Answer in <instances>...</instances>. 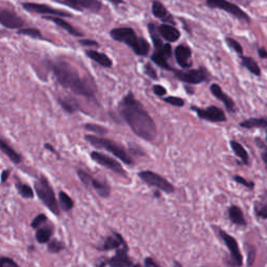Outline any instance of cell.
Returning a JSON list of instances; mask_svg holds the SVG:
<instances>
[{"instance_id":"cell-1","label":"cell","mask_w":267,"mask_h":267,"mask_svg":"<svg viewBox=\"0 0 267 267\" xmlns=\"http://www.w3.org/2000/svg\"><path fill=\"white\" fill-rule=\"evenodd\" d=\"M118 111L120 116L138 137L146 141H153L157 137V125L132 92H128L121 99Z\"/></svg>"},{"instance_id":"cell-2","label":"cell","mask_w":267,"mask_h":267,"mask_svg":"<svg viewBox=\"0 0 267 267\" xmlns=\"http://www.w3.org/2000/svg\"><path fill=\"white\" fill-rule=\"evenodd\" d=\"M46 63L56 81L63 88L68 89L76 95L95 100L96 86L93 79L83 78L75 67L64 60H48Z\"/></svg>"},{"instance_id":"cell-3","label":"cell","mask_w":267,"mask_h":267,"mask_svg":"<svg viewBox=\"0 0 267 267\" xmlns=\"http://www.w3.org/2000/svg\"><path fill=\"white\" fill-rule=\"evenodd\" d=\"M110 36L114 41L125 44L137 56L145 57L149 54L150 45L147 40L143 37H139L130 28L113 29L110 32Z\"/></svg>"},{"instance_id":"cell-4","label":"cell","mask_w":267,"mask_h":267,"mask_svg":"<svg viewBox=\"0 0 267 267\" xmlns=\"http://www.w3.org/2000/svg\"><path fill=\"white\" fill-rule=\"evenodd\" d=\"M35 191L41 202L45 205L55 215H60V208L59 203L57 200L55 191L48 182L47 177L44 175H40L38 180L35 182L34 185Z\"/></svg>"},{"instance_id":"cell-5","label":"cell","mask_w":267,"mask_h":267,"mask_svg":"<svg viewBox=\"0 0 267 267\" xmlns=\"http://www.w3.org/2000/svg\"><path fill=\"white\" fill-rule=\"evenodd\" d=\"M85 139H86V141H88L89 143L92 144L93 146H95L97 148H102V149H105L110 152H112L115 155V157H117L120 161H122L126 165L132 164V159L130 158V155L117 142H115L113 140H110V139L97 137V136H94V135H86Z\"/></svg>"},{"instance_id":"cell-6","label":"cell","mask_w":267,"mask_h":267,"mask_svg":"<svg viewBox=\"0 0 267 267\" xmlns=\"http://www.w3.org/2000/svg\"><path fill=\"white\" fill-rule=\"evenodd\" d=\"M174 77L188 85H198L210 79V73L205 67H199L197 69L179 70L173 69Z\"/></svg>"},{"instance_id":"cell-7","label":"cell","mask_w":267,"mask_h":267,"mask_svg":"<svg viewBox=\"0 0 267 267\" xmlns=\"http://www.w3.org/2000/svg\"><path fill=\"white\" fill-rule=\"evenodd\" d=\"M206 6L210 9H218L225 11L241 21L248 22V23L251 22V17L249 16V14H247L238 6L228 2V0H206Z\"/></svg>"},{"instance_id":"cell-8","label":"cell","mask_w":267,"mask_h":267,"mask_svg":"<svg viewBox=\"0 0 267 267\" xmlns=\"http://www.w3.org/2000/svg\"><path fill=\"white\" fill-rule=\"evenodd\" d=\"M138 176L148 186L155 187L166 193H173L175 190L174 186L171 183H169L166 179H164L163 176H161L160 174L155 173L153 171H150V170L140 171L138 173Z\"/></svg>"},{"instance_id":"cell-9","label":"cell","mask_w":267,"mask_h":267,"mask_svg":"<svg viewBox=\"0 0 267 267\" xmlns=\"http://www.w3.org/2000/svg\"><path fill=\"white\" fill-rule=\"evenodd\" d=\"M216 231L219 237L222 239V241L226 243V246L230 252V255H231L230 264L233 265L234 267H241L243 263V258H242V254L240 252L238 242L236 241V239L219 228H216Z\"/></svg>"},{"instance_id":"cell-10","label":"cell","mask_w":267,"mask_h":267,"mask_svg":"<svg viewBox=\"0 0 267 267\" xmlns=\"http://www.w3.org/2000/svg\"><path fill=\"white\" fill-rule=\"evenodd\" d=\"M54 3L71 8L77 12L89 11L92 13H99L102 4L99 0H52Z\"/></svg>"},{"instance_id":"cell-11","label":"cell","mask_w":267,"mask_h":267,"mask_svg":"<svg viewBox=\"0 0 267 267\" xmlns=\"http://www.w3.org/2000/svg\"><path fill=\"white\" fill-rule=\"evenodd\" d=\"M22 8H23L26 12L38 14L42 16H57V17H67L71 18L72 14L66 11L57 10L50 6L44 5V4H36V3H23L22 4Z\"/></svg>"},{"instance_id":"cell-12","label":"cell","mask_w":267,"mask_h":267,"mask_svg":"<svg viewBox=\"0 0 267 267\" xmlns=\"http://www.w3.org/2000/svg\"><path fill=\"white\" fill-rule=\"evenodd\" d=\"M77 175L83 184H85L87 187H91L100 197L105 198L110 196L111 188L108 184L97 181L91 174H89L88 172L82 169L77 170Z\"/></svg>"},{"instance_id":"cell-13","label":"cell","mask_w":267,"mask_h":267,"mask_svg":"<svg viewBox=\"0 0 267 267\" xmlns=\"http://www.w3.org/2000/svg\"><path fill=\"white\" fill-rule=\"evenodd\" d=\"M191 110L194 111L199 119L207 120L210 122H226L227 121V116L224 111L215 105H211L206 109H200L198 106L192 105Z\"/></svg>"},{"instance_id":"cell-14","label":"cell","mask_w":267,"mask_h":267,"mask_svg":"<svg viewBox=\"0 0 267 267\" xmlns=\"http://www.w3.org/2000/svg\"><path fill=\"white\" fill-rule=\"evenodd\" d=\"M90 157L93 161H95L97 164L112 170L113 172L123 176V177H126L127 174L126 172L124 171L123 167L121 166L120 163H118L116 160H114L113 158L109 157V155L102 153V152H99V151H92L90 153Z\"/></svg>"},{"instance_id":"cell-15","label":"cell","mask_w":267,"mask_h":267,"mask_svg":"<svg viewBox=\"0 0 267 267\" xmlns=\"http://www.w3.org/2000/svg\"><path fill=\"white\" fill-rule=\"evenodd\" d=\"M0 23L9 30H20L23 29L25 22L14 12L7 9H2L0 10Z\"/></svg>"},{"instance_id":"cell-16","label":"cell","mask_w":267,"mask_h":267,"mask_svg":"<svg viewBox=\"0 0 267 267\" xmlns=\"http://www.w3.org/2000/svg\"><path fill=\"white\" fill-rule=\"evenodd\" d=\"M106 265L110 267H129L132 266V261L128 257L127 244L121 247L116 251V254L106 261Z\"/></svg>"},{"instance_id":"cell-17","label":"cell","mask_w":267,"mask_h":267,"mask_svg":"<svg viewBox=\"0 0 267 267\" xmlns=\"http://www.w3.org/2000/svg\"><path fill=\"white\" fill-rule=\"evenodd\" d=\"M191 56L192 50L186 45H179L174 49L175 61L183 69H189L193 65V62L191 61Z\"/></svg>"},{"instance_id":"cell-18","label":"cell","mask_w":267,"mask_h":267,"mask_svg":"<svg viewBox=\"0 0 267 267\" xmlns=\"http://www.w3.org/2000/svg\"><path fill=\"white\" fill-rule=\"evenodd\" d=\"M151 12L155 18L162 20L164 23L175 25L173 16L169 13V11L165 8V6L161 2H159V0H153L151 3Z\"/></svg>"},{"instance_id":"cell-19","label":"cell","mask_w":267,"mask_h":267,"mask_svg":"<svg viewBox=\"0 0 267 267\" xmlns=\"http://www.w3.org/2000/svg\"><path fill=\"white\" fill-rule=\"evenodd\" d=\"M210 91L218 100H220L222 103L225 104L226 109L229 111V112L231 113L236 112V104L234 100L228 94H226L224 91H222V89L219 85L212 84L210 86Z\"/></svg>"},{"instance_id":"cell-20","label":"cell","mask_w":267,"mask_h":267,"mask_svg":"<svg viewBox=\"0 0 267 267\" xmlns=\"http://www.w3.org/2000/svg\"><path fill=\"white\" fill-rule=\"evenodd\" d=\"M126 242L123 239V237L116 232H112V235L108 236L103 242L102 246L98 248L99 251L101 252H108V251H112V250H118L121 247L125 246Z\"/></svg>"},{"instance_id":"cell-21","label":"cell","mask_w":267,"mask_h":267,"mask_svg":"<svg viewBox=\"0 0 267 267\" xmlns=\"http://www.w3.org/2000/svg\"><path fill=\"white\" fill-rule=\"evenodd\" d=\"M43 19H45L47 21L54 22V23L61 28L62 30H64L65 32H67L68 34L74 36V37H83L84 34L82 32H79L78 30H76L74 26H72L69 22H67L64 18L62 17H57V16H43Z\"/></svg>"},{"instance_id":"cell-22","label":"cell","mask_w":267,"mask_h":267,"mask_svg":"<svg viewBox=\"0 0 267 267\" xmlns=\"http://www.w3.org/2000/svg\"><path fill=\"white\" fill-rule=\"evenodd\" d=\"M158 32L160 34V36L167 42V43H172V42H176L177 40H180L181 38V33L180 31L177 30L175 26L171 25V24H161L158 28Z\"/></svg>"},{"instance_id":"cell-23","label":"cell","mask_w":267,"mask_h":267,"mask_svg":"<svg viewBox=\"0 0 267 267\" xmlns=\"http://www.w3.org/2000/svg\"><path fill=\"white\" fill-rule=\"evenodd\" d=\"M86 56L94 61L95 63H97L98 65L104 67V68H111V67H113V61L111 60L110 57H108L105 54L96 51V50H86Z\"/></svg>"},{"instance_id":"cell-24","label":"cell","mask_w":267,"mask_h":267,"mask_svg":"<svg viewBox=\"0 0 267 267\" xmlns=\"http://www.w3.org/2000/svg\"><path fill=\"white\" fill-rule=\"evenodd\" d=\"M229 219L232 221V224L238 226V227H246L247 226V220L244 218L242 210L238 206H231L228 211Z\"/></svg>"},{"instance_id":"cell-25","label":"cell","mask_w":267,"mask_h":267,"mask_svg":"<svg viewBox=\"0 0 267 267\" xmlns=\"http://www.w3.org/2000/svg\"><path fill=\"white\" fill-rule=\"evenodd\" d=\"M54 234V226L52 225H45L40 227L36 232V239L39 243H47L51 239Z\"/></svg>"},{"instance_id":"cell-26","label":"cell","mask_w":267,"mask_h":267,"mask_svg":"<svg viewBox=\"0 0 267 267\" xmlns=\"http://www.w3.org/2000/svg\"><path fill=\"white\" fill-rule=\"evenodd\" d=\"M0 148H2L3 152H5L7 154V157L14 163V164H20L22 161L21 155L11 146L9 145L5 139L0 140Z\"/></svg>"},{"instance_id":"cell-27","label":"cell","mask_w":267,"mask_h":267,"mask_svg":"<svg viewBox=\"0 0 267 267\" xmlns=\"http://www.w3.org/2000/svg\"><path fill=\"white\" fill-rule=\"evenodd\" d=\"M58 102L63 108L65 112L69 114H73L81 109L77 101L71 97H63V98L61 97L58 99Z\"/></svg>"},{"instance_id":"cell-28","label":"cell","mask_w":267,"mask_h":267,"mask_svg":"<svg viewBox=\"0 0 267 267\" xmlns=\"http://www.w3.org/2000/svg\"><path fill=\"white\" fill-rule=\"evenodd\" d=\"M230 145H231L233 151L235 152V154L242 161V163L246 164V165H249L250 164L249 153H248L247 149L242 146V144H240L238 141L231 140Z\"/></svg>"},{"instance_id":"cell-29","label":"cell","mask_w":267,"mask_h":267,"mask_svg":"<svg viewBox=\"0 0 267 267\" xmlns=\"http://www.w3.org/2000/svg\"><path fill=\"white\" fill-rule=\"evenodd\" d=\"M241 59V65L246 68L247 70H249L252 74L256 75V76H260L261 75V69L258 65V63L251 57H240Z\"/></svg>"},{"instance_id":"cell-30","label":"cell","mask_w":267,"mask_h":267,"mask_svg":"<svg viewBox=\"0 0 267 267\" xmlns=\"http://www.w3.org/2000/svg\"><path fill=\"white\" fill-rule=\"evenodd\" d=\"M241 127L252 129V128H267V117L250 118L240 123Z\"/></svg>"},{"instance_id":"cell-31","label":"cell","mask_w":267,"mask_h":267,"mask_svg":"<svg viewBox=\"0 0 267 267\" xmlns=\"http://www.w3.org/2000/svg\"><path fill=\"white\" fill-rule=\"evenodd\" d=\"M150 60H151L155 65H158L159 67H161V68H163V69H165V70L173 71V69H174V68H172V67L168 64L169 58L166 57L165 55L161 54V52L154 51V52L150 56Z\"/></svg>"},{"instance_id":"cell-32","label":"cell","mask_w":267,"mask_h":267,"mask_svg":"<svg viewBox=\"0 0 267 267\" xmlns=\"http://www.w3.org/2000/svg\"><path fill=\"white\" fill-rule=\"evenodd\" d=\"M59 203H60V207L66 212L70 211L74 208L73 199L64 191H61L59 193Z\"/></svg>"},{"instance_id":"cell-33","label":"cell","mask_w":267,"mask_h":267,"mask_svg":"<svg viewBox=\"0 0 267 267\" xmlns=\"http://www.w3.org/2000/svg\"><path fill=\"white\" fill-rule=\"evenodd\" d=\"M16 189L22 197H24V198H33L34 197V190L28 184L17 181L16 182Z\"/></svg>"},{"instance_id":"cell-34","label":"cell","mask_w":267,"mask_h":267,"mask_svg":"<svg viewBox=\"0 0 267 267\" xmlns=\"http://www.w3.org/2000/svg\"><path fill=\"white\" fill-rule=\"evenodd\" d=\"M254 211L257 217L266 219L267 218V200L261 199L256 202L254 206Z\"/></svg>"},{"instance_id":"cell-35","label":"cell","mask_w":267,"mask_h":267,"mask_svg":"<svg viewBox=\"0 0 267 267\" xmlns=\"http://www.w3.org/2000/svg\"><path fill=\"white\" fill-rule=\"evenodd\" d=\"M17 34L18 35H21V36H26V37H30L32 39H44L43 38V35L42 33L38 30V29H35V28H25V29H20L17 31Z\"/></svg>"},{"instance_id":"cell-36","label":"cell","mask_w":267,"mask_h":267,"mask_svg":"<svg viewBox=\"0 0 267 267\" xmlns=\"http://www.w3.org/2000/svg\"><path fill=\"white\" fill-rule=\"evenodd\" d=\"M84 127H85L86 130L97 134V135H99V136H105L106 134L109 132V129L105 126L95 124V123H86L84 125Z\"/></svg>"},{"instance_id":"cell-37","label":"cell","mask_w":267,"mask_h":267,"mask_svg":"<svg viewBox=\"0 0 267 267\" xmlns=\"http://www.w3.org/2000/svg\"><path fill=\"white\" fill-rule=\"evenodd\" d=\"M65 250V244L57 239H51L48 242V252L51 254H58Z\"/></svg>"},{"instance_id":"cell-38","label":"cell","mask_w":267,"mask_h":267,"mask_svg":"<svg viewBox=\"0 0 267 267\" xmlns=\"http://www.w3.org/2000/svg\"><path fill=\"white\" fill-rule=\"evenodd\" d=\"M226 42H227V44H228V46H229L231 49H233L237 55H239L240 57L243 56V48H242L241 44H240L238 41H236V40L233 39V38L228 37V38H226Z\"/></svg>"},{"instance_id":"cell-39","label":"cell","mask_w":267,"mask_h":267,"mask_svg":"<svg viewBox=\"0 0 267 267\" xmlns=\"http://www.w3.org/2000/svg\"><path fill=\"white\" fill-rule=\"evenodd\" d=\"M47 222V216L46 215H44V214H39L37 215L33 221H32V228L35 229V230H38L41 226L43 225H45Z\"/></svg>"},{"instance_id":"cell-40","label":"cell","mask_w":267,"mask_h":267,"mask_svg":"<svg viewBox=\"0 0 267 267\" xmlns=\"http://www.w3.org/2000/svg\"><path fill=\"white\" fill-rule=\"evenodd\" d=\"M163 100L173 106H177V108H182L185 105V100L181 97H177V96H167L164 97Z\"/></svg>"},{"instance_id":"cell-41","label":"cell","mask_w":267,"mask_h":267,"mask_svg":"<svg viewBox=\"0 0 267 267\" xmlns=\"http://www.w3.org/2000/svg\"><path fill=\"white\" fill-rule=\"evenodd\" d=\"M234 181H235L236 183L244 186V187H247V188L251 189V190H253V189L255 188V183H254V182L249 181V180H247V179H244V177H242V176H240V175H235V176H234Z\"/></svg>"},{"instance_id":"cell-42","label":"cell","mask_w":267,"mask_h":267,"mask_svg":"<svg viewBox=\"0 0 267 267\" xmlns=\"http://www.w3.org/2000/svg\"><path fill=\"white\" fill-rule=\"evenodd\" d=\"M143 71H144V73H145L148 77H150L151 79H154V81H157V79H158L157 71L154 70V68H153V67H152L149 63H147V64L144 65Z\"/></svg>"},{"instance_id":"cell-43","label":"cell","mask_w":267,"mask_h":267,"mask_svg":"<svg viewBox=\"0 0 267 267\" xmlns=\"http://www.w3.org/2000/svg\"><path fill=\"white\" fill-rule=\"evenodd\" d=\"M0 267H20L13 259L8 257H3L0 260Z\"/></svg>"},{"instance_id":"cell-44","label":"cell","mask_w":267,"mask_h":267,"mask_svg":"<svg viewBox=\"0 0 267 267\" xmlns=\"http://www.w3.org/2000/svg\"><path fill=\"white\" fill-rule=\"evenodd\" d=\"M152 91H153V93L155 95L159 96V97H163V96H165L167 94V90L161 85H154L152 87Z\"/></svg>"},{"instance_id":"cell-45","label":"cell","mask_w":267,"mask_h":267,"mask_svg":"<svg viewBox=\"0 0 267 267\" xmlns=\"http://www.w3.org/2000/svg\"><path fill=\"white\" fill-rule=\"evenodd\" d=\"M81 45L83 46H95V47H98L99 44L98 42L94 41V40H89V39H84V40H79L78 41Z\"/></svg>"},{"instance_id":"cell-46","label":"cell","mask_w":267,"mask_h":267,"mask_svg":"<svg viewBox=\"0 0 267 267\" xmlns=\"http://www.w3.org/2000/svg\"><path fill=\"white\" fill-rule=\"evenodd\" d=\"M248 254H249V259H248L249 266H252L255 261V254H256V251L252 246L248 247Z\"/></svg>"},{"instance_id":"cell-47","label":"cell","mask_w":267,"mask_h":267,"mask_svg":"<svg viewBox=\"0 0 267 267\" xmlns=\"http://www.w3.org/2000/svg\"><path fill=\"white\" fill-rule=\"evenodd\" d=\"M144 267H161L157 262L151 258H146L144 261Z\"/></svg>"},{"instance_id":"cell-48","label":"cell","mask_w":267,"mask_h":267,"mask_svg":"<svg viewBox=\"0 0 267 267\" xmlns=\"http://www.w3.org/2000/svg\"><path fill=\"white\" fill-rule=\"evenodd\" d=\"M11 174V170L10 169H5L2 173V183L5 184L7 182V180L9 179V176Z\"/></svg>"},{"instance_id":"cell-49","label":"cell","mask_w":267,"mask_h":267,"mask_svg":"<svg viewBox=\"0 0 267 267\" xmlns=\"http://www.w3.org/2000/svg\"><path fill=\"white\" fill-rule=\"evenodd\" d=\"M258 56L261 59H267V50L264 48H259L258 49Z\"/></svg>"},{"instance_id":"cell-50","label":"cell","mask_w":267,"mask_h":267,"mask_svg":"<svg viewBox=\"0 0 267 267\" xmlns=\"http://www.w3.org/2000/svg\"><path fill=\"white\" fill-rule=\"evenodd\" d=\"M44 148H45V149H47V150H49V151H51V152H54V153H56L57 155H58V151L52 147V145H50V144H48V143H46L45 145H44Z\"/></svg>"},{"instance_id":"cell-51","label":"cell","mask_w":267,"mask_h":267,"mask_svg":"<svg viewBox=\"0 0 267 267\" xmlns=\"http://www.w3.org/2000/svg\"><path fill=\"white\" fill-rule=\"evenodd\" d=\"M108 2H110L111 4H113L115 6H119V5H123L124 4L123 0H108Z\"/></svg>"},{"instance_id":"cell-52","label":"cell","mask_w":267,"mask_h":267,"mask_svg":"<svg viewBox=\"0 0 267 267\" xmlns=\"http://www.w3.org/2000/svg\"><path fill=\"white\" fill-rule=\"evenodd\" d=\"M262 160H263L265 166L267 167V149L264 152H262Z\"/></svg>"},{"instance_id":"cell-53","label":"cell","mask_w":267,"mask_h":267,"mask_svg":"<svg viewBox=\"0 0 267 267\" xmlns=\"http://www.w3.org/2000/svg\"><path fill=\"white\" fill-rule=\"evenodd\" d=\"M131 267H142L140 264H135V265H132Z\"/></svg>"},{"instance_id":"cell-54","label":"cell","mask_w":267,"mask_h":267,"mask_svg":"<svg viewBox=\"0 0 267 267\" xmlns=\"http://www.w3.org/2000/svg\"><path fill=\"white\" fill-rule=\"evenodd\" d=\"M266 141H267V132H266Z\"/></svg>"}]
</instances>
